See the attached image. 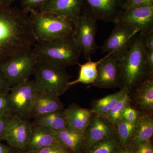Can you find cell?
Segmentation results:
<instances>
[{
    "mask_svg": "<svg viewBox=\"0 0 153 153\" xmlns=\"http://www.w3.org/2000/svg\"><path fill=\"white\" fill-rule=\"evenodd\" d=\"M153 134V114L140 113L128 144L135 147L151 140Z\"/></svg>",
    "mask_w": 153,
    "mask_h": 153,
    "instance_id": "cell-20",
    "label": "cell"
},
{
    "mask_svg": "<svg viewBox=\"0 0 153 153\" xmlns=\"http://www.w3.org/2000/svg\"><path fill=\"white\" fill-rule=\"evenodd\" d=\"M32 123V134L25 151L32 153L51 145L60 143L55 131L44 126Z\"/></svg>",
    "mask_w": 153,
    "mask_h": 153,
    "instance_id": "cell-18",
    "label": "cell"
},
{
    "mask_svg": "<svg viewBox=\"0 0 153 153\" xmlns=\"http://www.w3.org/2000/svg\"><path fill=\"white\" fill-rule=\"evenodd\" d=\"M32 123L17 116L9 117L3 140L13 148L26 150L31 137Z\"/></svg>",
    "mask_w": 153,
    "mask_h": 153,
    "instance_id": "cell-10",
    "label": "cell"
},
{
    "mask_svg": "<svg viewBox=\"0 0 153 153\" xmlns=\"http://www.w3.org/2000/svg\"><path fill=\"white\" fill-rule=\"evenodd\" d=\"M0 115H11L10 109L8 94H0Z\"/></svg>",
    "mask_w": 153,
    "mask_h": 153,
    "instance_id": "cell-32",
    "label": "cell"
},
{
    "mask_svg": "<svg viewBox=\"0 0 153 153\" xmlns=\"http://www.w3.org/2000/svg\"><path fill=\"white\" fill-rule=\"evenodd\" d=\"M136 123V122L131 123L122 119L116 124V134L121 146L128 144L134 130Z\"/></svg>",
    "mask_w": 153,
    "mask_h": 153,
    "instance_id": "cell-26",
    "label": "cell"
},
{
    "mask_svg": "<svg viewBox=\"0 0 153 153\" xmlns=\"http://www.w3.org/2000/svg\"><path fill=\"white\" fill-rule=\"evenodd\" d=\"M139 114V112L132 106L130 103L124 108L122 114V118L131 123H134L137 121Z\"/></svg>",
    "mask_w": 153,
    "mask_h": 153,
    "instance_id": "cell-28",
    "label": "cell"
},
{
    "mask_svg": "<svg viewBox=\"0 0 153 153\" xmlns=\"http://www.w3.org/2000/svg\"><path fill=\"white\" fill-rule=\"evenodd\" d=\"M115 22L139 29L144 36L153 31V6L125 9Z\"/></svg>",
    "mask_w": 153,
    "mask_h": 153,
    "instance_id": "cell-12",
    "label": "cell"
},
{
    "mask_svg": "<svg viewBox=\"0 0 153 153\" xmlns=\"http://www.w3.org/2000/svg\"><path fill=\"white\" fill-rule=\"evenodd\" d=\"M10 88L4 76L0 71V94H7Z\"/></svg>",
    "mask_w": 153,
    "mask_h": 153,
    "instance_id": "cell-34",
    "label": "cell"
},
{
    "mask_svg": "<svg viewBox=\"0 0 153 153\" xmlns=\"http://www.w3.org/2000/svg\"><path fill=\"white\" fill-rule=\"evenodd\" d=\"M29 18L36 43H47L74 36L76 25L63 16L48 12H29Z\"/></svg>",
    "mask_w": 153,
    "mask_h": 153,
    "instance_id": "cell-3",
    "label": "cell"
},
{
    "mask_svg": "<svg viewBox=\"0 0 153 153\" xmlns=\"http://www.w3.org/2000/svg\"><path fill=\"white\" fill-rule=\"evenodd\" d=\"M147 50L144 37L139 33L126 52L119 59L121 77L120 89L129 93L148 75L146 57Z\"/></svg>",
    "mask_w": 153,
    "mask_h": 153,
    "instance_id": "cell-2",
    "label": "cell"
},
{
    "mask_svg": "<svg viewBox=\"0 0 153 153\" xmlns=\"http://www.w3.org/2000/svg\"><path fill=\"white\" fill-rule=\"evenodd\" d=\"M38 63L33 47H28L0 63V71L10 87L29 79Z\"/></svg>",
    "mask_w": 153,
    "mask_h": 153,
    "instance_id": "cell-5",
    "label": "cell"
},
{
    "mask_svg": "<svg viewBox=\"0 0 153 153\" xmlns=\"http://www.w3.org/2000/svg\"><path fill=\"white\" fill-rule=\"evenodd\" d=\"M104 57L98 61H93L89 58L86 63H77L79 67V75L77 79L70 81L69 86L78 84L83 83L92 85L95 82L97 74V68L99 64L104 59Z\"/></svg>",
    "mask_w": 153,
    "mask_h": 153,
    "instance_id": "cell-23",
    "label": "cell"
},
{
    "mask_svg": "<svg viewBox=\"0 0 153 153\" xmlns=\"http://www.w3.org/2000/svg\"><path fill=\"white\" fill-rule=\"evenodd\" d=\"M112 54V52L108 53L99 64L96 79L91 85L101 88H120L119 58L111 55Z\"/></svg>",
    "mask_w": 153,
    "mask_h": 153,
    "instance_id": "cell-13",
    "label": "cell"
},
{
    "mask_svg": "<svg viewBox=\"0 0 153 153\" xmlns=\"http://www.w3.org/2000/svg\"><path fill=\"white\" fill-rule=\"evenodd\" d=\"M143 36L147 50H153V31Z\"/></svg>",
    "mask_w": 153,
    "mask_h": 153,
    "instance_id": "cell-37",
    "label": "cell"
},
{
    "mask_svg": "<svg viewBox=\"0 0 153 153\" xmlns=\"http://www.w3.org/2000/svg\"><path fill=\"white\" fill-rule=\"evenodd\" d=\"M59 96L54 92L38 90L31 112V118L63 110Z\"/></svg>",
    "mask_w": 153,
    "mask_h": 153,
    "instance_id": "cell-17",
    "label": "cell"
},
{
    "mask_svg": "<svg viewBox=\"0 0 153 153\" xmlns=\"http://www.w3.org/2000/svg\"><path fill=\"white\" fill-rule=\"evenodd\" d=\"M129 103V96L128 92H127L119 100L117 104L108 113L105 117L114 125H116L119 121L123 119L122 115L123 111Z\"/></svg>",
    "mask_w": 153,
    "mask_h": 153,
    "instance_id": "cell-27",
    "label": "cell"
},
{
    "mask_svg": "<svg viewBox=\"0 0 153 153\" xmlns=\"http://www.w3.org/2000/svg\"><path fill=\"white\" fill-rule=\"evenodd\" d=\"M115 134V125L106 117L93 114L84 132L85 152L97 143Z\"/></svg>",
    "mask_w": 153,
    "mask_h": 153,
    "instance_id": "cell-14",
    "label": "cell"
},
{
    "mask_svg": "<svg viewBox=\"0 0 153 153\" xmlns=\"http://www.w3.org/2000/svg\"><path fill=\"white\" fill-rule=\"evenodd\" d=\"M32 123L44 126L54 131H59L68 127L64 109L38 117L34 119Z\"/></svg>",
    "mask_w": 153,
    "mask_h": 153,
    "instance_id": "cell-22",
    "label": "cell"
},
{
    "mask_svg": "<svg viewBox=\"0 0 153 153\" xmlns=\"http://www.w3.org/2000/svg\"><path fill=\"white\" fill-rule=\"evenodd\" d=\"M10 116L0 115V142L4 140V135Z\"/></svg>",
    "mask_w": 153,
    "mask_h": 153,
    "instance_id": "cell-35",
    "label": "cell"
},
{
    "mask_svg": "<svg viewBox=\"0 0 153 153\" xmlns=\"http://www.w3.org/2000/svg\"><path fill=\"white\" fill-rule=\"evenodd\" d=\"M83 8V0H47L38 11L65 17L76 25Z\"/></svg>",
    "mask_w": 153,
    "mask_h": 153,
    "instance_id": "cell-16",
    "label": "cell"
},
{
    "mask_svg": "<svg viewBox=\"0 0 153 153\" xmlns=\"http://www.w3.org/2000/svg\"><path fill=\"white\" fill-rule=\"evenodd\" d=\"M18 153H30L28 152H26V151H24L23 152H20Z\"/></svg>",
    "mask_w": 153,
    "mask_h": 153,
    "instance_id": "cell-41",
    "label": "cell"
},
{
    "mask_svg": "<svg viewBox=\"0 0 153 153\" xmlns=\"http://www.w3.org/2000/svg\"><path fill=\"white\" fill-rule=\"evenodd\" d=\"M130 103L140 113L153 114V75H148L129 93Z\"/></svg>",
    "mask_w": 153,
    "mask_h": 153,
    "instance_id": "cell-15",
    "label": "cell"
},
{
    "mask_svg": "<svg viewBox=\"0 0 153 153\" xmlns=\"http://www.w3.org/2000/svg\"><path fill=\"white\" fill-rule=\"evenodd\" d=\"M133 153H153V145L151 140L134 147Z\"/></svg>",
    "mask_w": 153,
    "mask_h": 153,
    "instance_id": "cell-33",
    "label": "cell"
},
{
    "mask_svg": "<svg viewBox=\"0 0 153 153\" xmlns=\"http://www.w3.org/2000/svg\"><path fill=\"white\" fill-rule=\"evenodd\" d=\"M83 8L97 20L115 23L125 10V0H83Z\"/></svg>",
    "mask_w": 153,
    "mask_h": 153,
    "instance_id": "cell-11",
    "label": "cell"
},
{
    "mask_svg": "<svg viewBox=\"0 0 153 153\" xmlns=\"http://www.w3.org/2000/svg\"><path fill=\"white\" fill-rule=\"evenodd\" d=\"M0 153H14L13 148L3 144L0 142Z\"/></svg>",
    "mask_w": 153,
    "mask_h": 153,
    "instance_id": "cell-38",
    "label": "cell"
},
{
    "mask_svg": "<svg viewBox=\"0 0 153 153\" xmlns=\"http://www.w3.org/2000/svg\"><path fill=\"white\" fill-rule=\"evenodd\" d=\"M68 127L84 134L93 114L91 109L83 108L74 103L64 109Z\"/></svg>",
    "mask_w": 153,
    "mask_h": 153,
    "instance_id": "cell-19",
    "label": "cell"
},
{
    "mask_svg": "<svg viewBox=\"0 0 153 153\" xmlns=\"http://www.w3.org/2000/svg\"><path fill=\"white\" fill-rule=\"evenodd\" d=\"M33 74L38 90L51 91L60 97L70 87V76L66 68L38 62Z\"/></svg>",
    "mask_w": 153,
    "mask_h": 153,
    "instance_id": "cell-6",
    "label": "cell"
},
{
    "mask_svg": "<svg viewBox=\"0 0 153 153\" xmlns=\"http://www.w3.org/2000/svg\"><path fill=\"white\" fill-rule=\"evenodd\" d=\"M146 63L148 73L153 75V50H147Z\"/></svg>",
    "mask_w": 153,
    "mask_h": 153,
    "instance_id": "cell-36",
    "label": "cell"
},
{
    "mask_svg": "<svg viewBox=\"0 0 153 153\" xmlns=\"http://www.w3.org/2000/svg\"><path fill=\"white\" fill-rule=\"evenodd\" d=\"M128 91L126 89L122 88L116 93L97 100L93 102L91 109L93 114L105 117L119 100Z\"/></svg>",
    "mask_w": 153,
    "mask_h": 153,
    "instance_id": "cell-24",
    "label": "cell"
},
{
    "mask_svg": "<svg viewBox=\"0 0 153 153\" xmlns=\"http://www.w3.org/2000/svg\"><path fill=\"white\" fill-rule=\"evenodd\" d=\"M32 153H72L71 151L63 145L60 143L56 144Z\"/></svg>",
    "mask_w": 153,
    "mask_h": 153,
    "instance_id": "cell-30",
    "label": "cell"
},
{
    "mask_svg": "<svg viewBox=\"0 0 153 153\" xmlns=\"http://www.w3.org/2000/svg\"><path fill=\"white\" fill-rule=\"evenodd\" d=\"M20 0H0V4L5 6H11L13 3Z\"/></svg>",
    "mask_w": 153,
    "mask_h": 153,
    "instance_id": "cell-40",
    "label": "cell"
},
{
    "mask_svg": "<svg viewBox=\"0 0 153 153\" xmlns=\"http://www.w3.org/2000/svg\"><path fill=\"white\" fill-rule=\"evenodd\" d=\"M33 46L38 62L64 68L77 64L82 54L73 37L36 43Z\"/></svg>",
    "mask_w": 153,
    "mask_h": 153,
    "instance_id": "cell-4",
    "label": "cell"
},
{
    "mask_svg": "<svg viewBox=\"0 0 153 153\" xmlns=\"http://www.w3.org/2000/svg\"><path fill=\"white\" fill-rule=\"evenodd\" d=\"M114 27L100 48L103 53L112 52L119 59L131 46L140 30L119 22L114 23Z\"/></svg>",
    "mask_w": 153,
    "mask_h": 153,
    "instance_id": "cell-9",
    "label": "cell"
},
{
    "mask_svg": "<svg viewBox=\"0 0 153 153\" xmlns=\"http://www.w3.org/2000/svg\"><path fill=\"white\" fill-rule=\"evenodd\" d=\"M38 89L34 80H27L10 88L8 93L11 114L29 120Z\"/></svg>",
    "mask_w": 153,
    "mask_h": 153,
    "instance_id": "cell-7",
    "label": "cell"
},
{
    "mask_svg": "<svg viewBox=\"0 0 153 153\" xmlns=\"http://www.w3.org/2000/svg\"><path fill=\"white\" fill-rule=\"evenodd\" d=\"M97 21L93 15L83 8L76 25L73 37L86 60L91 58L98 48L95 41Z\"/></svg>",
    "mask_w": 153,
    "mask_h": 153,
    "instance_id": "cell-8",
    "label": "cell"
},
{
    "mask_svg": "<svg viewBox=\"0 0 153 153\" xmlns=\"http://www.w3.org/2000/svg\"><path fill=\"white\" fill-rule=\"evenodd\" d=\"M36 43L29 13L0 4V63Z\"/></svg>",
    "mask_w": 153,
    "mask_h": 153,
    "instance_id": "cell-1",
    "label": "cell"
},
{
    "mask_svg": "<svg viewBox=\"0 0 153 153\" xmlns=\"http://www.w3.org/2000/svg\"><path fill=\"white\" fill-rule=\"evenodd\" d=\"M121 146L115 134L94 145L85 153H118Z\"/></svg>",
    "mask_w": 153,
    "mask_h": 153,
    "instance_id": "cell-25",
    "label": "cell"
},
{
    "mask_svg": "<svg viewBox=\"0 0 153 153\" xmlns=\"http://www.w3.org/2000/svg\"><path fill=\"white\" fill-rule=\"evenodd\" d=\"M118 153H133V147L130 145L121 146Z\"/></svg>",
    "mask_w": 153,
    "mask_h": 153,
    "instance_id": "cell-39",
    "label": "cell"
},
{
    "mask_svg": "<svg viewBox=\"0 0 153 153\" xmlns=\"http://www.w3.org/2000/svg\"><path fill=\"white\" fill-rule=\"evenodd\" d=\"M153 6V0H125V9Z\"/></svg>",
    "mask_w": 153,
    "mask_h": 153,
    "instance_id": "cell-31",
    "label": "cell"
},
{
    "mask_svg": "<svg viewBox=\"0 0 153 153\" xmlns=\"http://www.w3.org/2000/svg\"><path fill=\"white\" fill-rule=\"evenodd\" d=\"M47 0H20L22 9L27 13L38 10Z\"/></svg>",
    "mask_w": 153,
    "mask_h": 153,
    "instance_id": "cell-29",
    "label": "cell"
},
{
    "mask_svg": "<svg viewBox=\"0 0 153 153\" xmlns=\"http://www.w3.org/2000/svg\"><path fill=\"white\" fill-rule=\"evenodd\" d=\"M55 132L59 143L68 148L72 153H83L85 151L83 134L69 127Z\"/></svg>",
    "mask_w": 153,
    "mask_h": 153,
    "instance_id": "cell-21",
    "label": "cell"
}]
</instances>
